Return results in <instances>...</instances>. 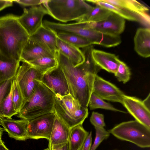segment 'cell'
<instances>
[{
    "mask_svg": "<svg viewBox=\"0 0 150 150\" xmlns=\"http://www.w3.org/2000/svg\"><path fill=\"white\" fill-rule=\"evenodd\" d=\"M93 49L92 45L82 48L84 60L76 67L59 51L57 50L56 52L59 65L68 83L70 94L85 108H88L95 77L101 69L93 58Z\"/></svg>",
    "mask_w": 150,
    "mask_h": 150,
    "instance_id": "cell-1",
    "label": "cell"
},
{
    "mask_svg": "<svg viewBox=\"0 0 150 150\" xmlns=\"http://www.w3.org/2000/svg\"><path fill=\"white\" fill-rule=\"evenodd\" d=\"M18 16L8 14L0 17V59L20 62L30 36L20 24Z\"/></svg>",
    "mask_w": 150,
    "mask_h": 150,
    "instance_id": "cell-2",
    "label": "cell"
},
{
    "mask_svg": "<svg viewBox=\"0 0 150 150\" xmlns=\"http://www.w3.org/2000/svg\"><path fill=\"white\" fill-rule=\"evenodd\" d=\"M55 94L41 82L26 102L17 117L30 120L40 116L53 112Z\"/></svg>",
    "mask_w": 150,
    "mask_h": 150,
    "instance_id": "cell-3",
    "label": "cell"
},
{
    "mask_svg": "<svg viewBox=\"0 0 150 150\" xmlns=\"http://www.w3.org/2000/svg\"><path fill=\"white\" fill-rule=\"evenodd\" d=\"M49 15L63 23L77 21L92 6L82 0H48L42 4Z\"/></svg>",
    "mask_w": 150,
    "mask_h": 150,
    "instance_id": "cell-4",
    "label": "cell"
},
{
    "mask_svg": "<svg viewBox=\"0 0 150 150\" xmlns=\"http://www.w3.org/2000/svg\"><path fill=\"white\" fill-rule=\"evenodd\" d=\"M53 112L70 128L82 125L88 114V108L82 107L70 94L55 95Z\"/></svg>",
    "mask_w": 150,
    "mask_h": 150,
    "instance_id": "cell-5",
    "label": "cell"
},
{
    "mask_svg": "<svg viewBox=\"0 0 150 150\" xmlns=\"http://www.w3.org/2000/svg\"><path fill=\"white\" fill-rule=\"evenodd\" d=\"M108 132L119 139L140 147L150 146V129L135 120L121 123Z\"/></svg>",
    "mask_w": 150,
    "mask_h": 150,
    "instance_id": "cell-6",
    "label": "cell"
},
{
    "mask_svg": "<svg viewBox=\"0 0 150 150\" xmlns=\"http://www.w3.org/2000/svg\"><path fill=\"white\" fill-rule=\"evenodd\" d=\"M22 62L15 77L18 80L23 95L24 105L34 92L38 82L41 81L43 74L28 63Z\"/></svg>",
    "mask_w": 150,
    "mask_h": 150,
    "instance_id": "cell-7",
    "label": "cell"
},
{
    "mask_svg": "<svg viewBox=\"0 0 150 150\" xmlns=\"http://www.w3.org/2000/svg\"><path fill=\"white\" fill-rule=\"evenodd\" d=\"M56 115L54 112L45 114L29 120L28 139H50Z\"/></svg>",
    "mask_w": 150,
    "mask_h": 150,
    "instance_id": "cell-8",
    "label": "cell"
},
{
    "mask_svg": "<svg viewBox=\"0 0 150 150\" xmlns=\"http://www.w3.org/2000/svg\"><path fill=\"white\" fill-rule=\"evenodd\" d=\"M46 14L47 11L42 4L24 8L18 19L20 24L30 36L43 25L42 19Z\"/></svg>",
    "mask_w": 150,
    "mask_h": 150,
    "instance_id": "cell-9",
    "label": "cell"
},
{
    "mask_svg": "<svg viewBox=\"0 0 150 150\" xmlns=\"http://www.w3.org/2000/svg\"><path fill=\"white\" fill-rule=\"evenodd\" d=\"M40 82L56 96H63L70 94L66 77L59 64L57 68L43 74Z\"/></svg>",
    "mask_w": 150,
    "mask_h": 150,
    "instance_id": "cell-10",
    "label": "cell"
},
{
    "mask_svg": "<svg viewBox=\"0 0 150 150\" xmlns=\"http://www.w3.org/2000/svg\"><path fill=\"white\" fill-rule=\"evenodd\" d=\"M81 23L85 28L118 35L124 31L125 24V19L113 12L104 20Z\"/></svg>",
    "mask_w": 150,
    "mask_h": 150,
    "instance_id": "cell-11",
    "label": "cell"
},
{
    "mask_svg": "<svg viewBox=\"0 0 150 150\" xmlns=\"http://www.w3.org/2000/svg\"><path fill=\"white\" fill-rule=\"evenodd\" d=\"M92 92L103 99L122 104L124 93L114 84L97 74L93 83Z\"/></svg>",
    "mask_w": 150,
    "mask_h": 150,
    "instance_id": "cell-12",
    "label": "cell"
},
{
    "mask_svg": "<svg viewBox=\"0 0 150 150\" xmlns=\"http://www.w3.org/2000/svg\"><path fill=\"white\" fill-rule=\"evenodd\" d=\"M122 104L135 120L150 129V110L142 100L136 97L125 95Z\"/></svg>",
    "mask_w": 150,
    "mask_h": 150,
    "instance_id": "cell-13",
    "label": "cell"
},
{
    "mask_svg": "<svg viewBox=\"0 0 150 150\" xmlns=\"http://www.w3.org/2000/svg\"><path fill=\"white\" fill-rule=\"evenodd\" d=\"M102 0L137 16L142 21L144 26L150 28L149 9L142 4L135 0Z\"/></svg>",
    "mask_w": 150,
    "mask_h": 150,
    "instance_id": "cell-14",
    "label": "cell"
},
{
    "mask_svg": "<svg viewBox=\"0 0 150 150\" xmlns=\"http://www.w3.org/2000/svg\"><path fill=\"white\" fill-rule=\"evenodd\" d=\"M70 129L56 116L50 137L48 140V148L50 150L60 148L68 142Z\"/></svg>",
    "mask_w": 150,
    "mask_h": 150,
    "instance_id": "cell-15",
    "label": "cell"
},
{
    "mask_svg": "<svg viewBox=\"0 0 150 150\" xmlns=\"http://www.w3.org/2000/svg\"><path fill=\"white\" fill-rule=\"evenodd\" d=\"M57 38L54 32L43 25L29 37L30 40L55 55L57 50Z\"/></svg>",
    "mask_w": 150,
    "mask_h": 150,
    "instance_id": "cell-16",
    "label": "cell"
},
{
    "mask_svg": "<svg viewBox=\"0 0 150 150\" xmlns=\"http://www.w3.org/2000/svg\"><path fill=\"white\" fill-rule=\"evenodd\" d=\"M4 129L9 137L17 140L24 141L28 139L27 128L29 120L21 119L15 120L2 117Z\"/></svg>",
    "mask_w": 150,
    "mask_h": 150,
    "instance_id": "cell-17",
    "label": "cell"
},
{
    "mask_svg": "<svg viewBox=\"0 0 150 150\" xmlns=\"http://www.w3.org/2000/svg\"><path fill=\"white\" fill-rule=\"evenodd\" d=\"M93 58L101 69L114 74L117 71L120 59L115 54L93 49L92 51Z\"/></svg>",
    "mask_w": 150,
    "mask_h": 150,
    "instance_id": "cell-18",
    "label": "cell"
},
{
    "mask_svg": "<svg viewBox=\"0 0 150 150\" xmlns=\"http://www.w3.org/2000/svg\"><path fill=\"white\" fill-rule=\"evenodd\" d=\"M134 49L140 56L148 58L150 56V29L141 28L137 30L134 38Z\"/></svg>",
    "mask_w": 150,
    "mask_h": 150,
    "instance_id": "cell-19",
    "label": "cell"
},
{
    "mask_svg": "<svg viewBox=\"0 0 150 150\" xmlns=\"http://www.w3.org/2000/svg\"><path fill=\"white\" fill-rule=\"evenodd\" d=\"M57 50L67 57L74 67L82 63L85 59L81 50L75 46L68 43L57 37Z\"/></svg>",
    "mask_w": 150,
    "mask_h": 150,
    "instance_id": "cell-20",
    "label": "cell"
},
{
    "mask_svg": "<svg viewBox=\"0 0 150 150\" xmlns=\"http://www.w3.org/2000/svg\"><path fill=\"white\" fill-rule=\"evenodd\" d=\"M44 57H55L56 54H54L29 39L23 49L20 61L28 62Z\"/></svg>",
    "mask_w": 150,
    "mask_h": 150,
    "instance_id": "cell-21",
    "label": "cell"
},
{
    "mask_svg": "<svg viewBox=\"0 0 150 150\" xmlns=\"http://www.w3.org/2000/svg\"><path fill=\"white\" fill-rule=\"evenodd\" d=\"M89 134L82 125L71 128L68 140L69 150H80Z\"/></svg>",
    "mask_w": 150,
    "mask_h": 150,
    "instance_id": "cell-22",
    "label": "cell"
},
{
    "mask_svg": "<svg viewBox=\"0 0 150 150\" xmlns=\"http://www.w3.org/2000/svg\"><path fill=\"white\" fill-rule=\"evenodd\" d=\"M112 13L98 6L93 7L85 15L77 21L79 23L100 22L106 19Z\"/></svg>",
    "mask_w": 150,
    "mask_h": 150,
    "instance_id": "cell-23",
    "label": "cell"
},
{
    "mask_svg": "<svg viewBox=\"0 0 150 150\" xmlns=\"http://www.w3.org/2000/svg\"><path fill=\"white\" fill-rule=\"evenodd\" d=\"M86 1L93 3L96 6H98L107 9L125 19L137 22L144 25L142 21L137 16L118 7L104 2L102 0H86Z\"/></svg>",
    "mask_w": 150,
    "mask_h": 150,
    "instance_id": "cell-24",
    "label": "cell"
},
{
    "mask_svg": "<svg viewBox=\"0 0 150 150\" xmlns=\"http://www.w3.org/2000/svg\"><path fill=\"white\" fill-rule=\"evenodd\" d=\"M43 75L57 68L59 65L56 57H44L27 62Z\"/></svg>",
    "mask_w": 150,
    "mask_h": 150,
    "instance_id": "cell-25",
    "label": "cell"
},
{
    "mask_svg": "<svg viewBox=\"0 0 150 150\" xmlns=\"http://www.w3.org/2000/svg\"><path fill=\"white\" fill-rule=\"evenodd\" d=\"M20 62L0 59V83L15 78L20 66Z\"/></svg>",
    "mask_w": 150,
    "mask_h": 150,
    "instance_id": "cell-26",
    "label": "cell"
},
{
    "mask_svg": "<svg viewBox=\"0 0 150 150\" xmlns=\"http://www.w3.org/2000/svg\"><path fill=\"white\" fill-rule=\"evenodd\" d=\"M13 79L11 80L10 91L4 99L0 109V117L11 119L18 112L16 110L13 100L12 95L13 88Z\"/></svg>",
    "mask_w": 150,
    "mask_h": 150,
    "instance_id": "cell-27",
    "label": "cell"
},
{
    "mask_svg": "<svg viewBox=\"0 0 150 150\" xmlns=\"http://www.w3.org/2000/svg\"><path fill=\"white\" fill-rule=\"evenodd\" d=\"M57 35L60 39L79 48L92 45L86 39L74 34L63 33H58Z\"/></svg>",
    "mask_w": 150,
    "mask_h": 150,
    "instance_id": "cell-28",
    "label": "cell"
},
{
    "mask_svg": "<svg viewBox=\"0 0 150 150\" xmlns=\"http://www.w3.org/2000/svg\"><path fill=\"white\" fill-rule=\"evenodd\" d=\"M91 110L100 108L113 111L126 113L125 111L118 110L109 103L105 101L103 99L92 92L88 102V105Z\"/></svg>",
    "mask_w": 150,
    "mask_h": 150,
    "instance_id": "cell-29",
    "label": "cell"
},
{
    "mask_svg": "<svg viewBox=\"0 0 150 150\" xmlns=\"http://www.w3.org/2000/svg\"><path fill=\"white\" fill-rule=\"evenodd\" d=\"M13 80V100L15 109L18 113L23 106L24 98L17 79L15 77Z\"/></svg>",
    "mask_w": 150,
    "mask_h": 150,
    "instance_id": "cell-30",
    "label": "cell"
},
{
    "mask_svg": "<svg viewBox=\"0 0 150 150\" xmlns=\"http://www.w3.org/2000/svg\"><path fill=\"white\" fill-rule=\"evenodd\" d=\"M131 72L129 67L124 62L119 61V65L115 76L118 81L125 83L130 79Z\"/></svg>",
    "mask_w": 150,
    "mask_h": 150,
    "instance_id": "cell-31",
    "label": "cell"
},
{
    "mask_svg": "<svg viewBox=\"0 0 150 150\" xmlns=\"http://www.w3.org/2000/svg\"><path fill=\"white\" fill-rule=\"evenodd\" d=\"M96 135L93 143L92 145L91 150H96L101 142L107 139L110 136V133L105 128L95 127Z\"/></svg>",
    "mask_w": 150,
    "mask_h": 150,
    "instance_id": "cell-32",
    "label": "cell"
},
{
    "mask_svg": "<svg viewBox=\"0 0 150 150\" xmlns=\"http://www.w3.org/2000/svg\"><path fill=\"white\" fill-rule=\"evenodd\" d=\"M12 80H8L0 83V109L4 99L10 91ZM0 125L4 128V126L2 117H0Z\"/></svg>",
    "mask_w": 150,
    "mask_h": 150,
    "instance_id": "cell-33",
    "label": "cell"
},
{
    "mask_svg": "<svg viewBox=\"0 0 150 150\" xmlns=\"http://www.w3.org/2000/svg\"><path fill=\"white\" fill-rule=\"evenodd\" d=\"M104 115L97 112H92L90 121L95 127L104 128L105 126Z\"/></svg>",
    "mask_w": 150,
    "mask_h": 150,
    "instance_id": "cell-34",
    "label": "cell"
},
{
    "mask_svg": "<svg viewBox=\"0 0 150 150\" xmlns=\"http://www.w3.org/2000/svg\"><path fill=\"white\" fill-rule=\"evenodd\" d=\"M20 5L23 6H35L43 3L46 0H13Z\"/></svg>",
    "mask_w": 150,
    "mask_h": 150,
    "instance_id": "cell-35",
    "label": "cell"
},
{
    "mask_svg": "<svg viewBox=\"0 0 150 150\" xmlns=\"http://www.w3.org/2000/svg\"><path fill=\"white\" fill-rule=\"evenodd\" d=\"M92 140V131H91L80 150H91Z\"/></svg>",
    "mask_w": 150,
    "mask_h": 150,
    "instance_id": "cell-36",
    "label": "cell"
},
{
    "mask_svg": "<svg viewBox=\"0 0 150 150\" xmlns=\"http://www.w3.org/2000/svg\"><path fill=\"white\" fill-rule=\"evenodd\" d=\"M13 0H0V11L4 8L12 6Z\"/></svg>",
    "mask_w": 150,
    "mask_h": 150,
    "instance_id": "cell-37",
    "label": "cell"
},
{
    "mask_svg": "<svg viewBox=\"0 0 150 150\" xmlns=\"http://www.w3.org/2000/svg\"><path fill=\"white\" fill-rule=\"evenodd\" d=\"M146 107L150 110V93H149L146 98L142 101Z\"/></svg>",
    "mask_w": 150,
    "mask_h": 150,
    "instance_id": "cell-38",
    "label": "cell"
},
{
    "mask_svg": "<svg viewBox=\"0 0 150 150\" xmlns=\"http://www.w3.org/2000/svg\"><path fill=\"white\" fill-rule=\"evenodd\" d=\"M52 150H69V146L68 142L63 146L58 148Z\"/></svg>",
    "mask_w": 150,
    "mask_h": 150,
    "instance_id": "cell-39",
    "label": "cell"
},
{
    "mask_svg": "<svg viewBox=\"0 0 150 150\" xmlns=\"http://www.w3.org/2000/svg\"><path fill=\"white\" fill-rule=\"evenodd\" d=\"M5 145L1 139H0V150H6Z\"/></svg>",
    "mask_w": 150,
    "mask_h": 150,
    "instance_id": "cell-40",
    "label": "cell"
},
{
    "mask_svg": "<svg viewBox=\"0 0 150 150\" xmlns=\"http://www.w3.org/2000/svg\"><path fill=\"white\" fill-rule=\"evenodd\" d=\"M3 129L0 127V139H1V137L3 134Z\"/></svg>",
    "mask_w": 150,
    "mask_h": 150,
    "instance_id": "cell-41",
    "label": "cell"
},
{
    "mask_svg": "<svg viewBox=\"0 0 150 150\" xmlns=\"http://www.w3.org/2000/svg\"><path fill=\"white\" fill-rule=\"evenodd\" d=\"M5 148L6 150H10L6 146H5Z\"/></svg>",
    "mask_w": 150,
    "mask_h": 150,
    "instance_id": "cell-42",
    "label": "cell"
},
{
    "mask_svg": "<svg viewBox=\"0 0 150 150\" xmlns=\"http://www.w3.org/2000/svg\"><path fill=\"white\" fill-rule=\"evenodd\" d=\"M43 150H50L48 148H47Z\"/></svg>",
    "mask_w": 150,
    "mask_h": 150,
    "instance_id": "cell-43",
    "label": "cell"
}]
</instances>
